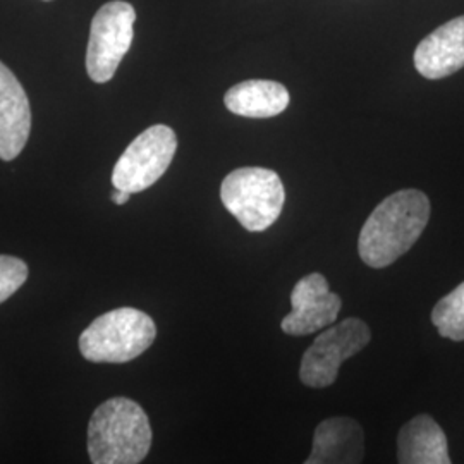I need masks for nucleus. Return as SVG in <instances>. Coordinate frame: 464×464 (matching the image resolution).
<instances>
[{
  "instance_id": "nucleus-1",
  "label": "nucleus",
  "mask_w": 464,
  "mask_h": 464,
  "mask_svg": "<svg viewBox=\"0 0 464 464\" xmlns=\"http://www.w3.org/2000/svg\"><path fill=\"white\" fill-rule=\"evenodd\" d=\"M430 220V199L420 189L387 197L366 218L358 237L362 260L372 268L392 266L415 246Z\"/></svg>"
},
{
  "instance_id": "nucleus-2",
  "label": "nucleus",
  "mask_w": 464,
  "mask_h": 464,
  "mask_svg": "<svg viewBox=\"0 0 464 464\" xmlns=\"http://www.w3.org/2000/svg\"><path fill=\"white\" fill-rule=\"evenodd\" d=\"M150 448L149 416L131 399H109L92 415L88 425V454L92 463H141Z\"/></svg>"
},
{
  "instance_id": "nucleus-3",
  "label": "nucleus",
  "mask_w": 464,
  "mask_h": 464,
  "mask_svg": "<svg viewBox=\"0 0 464 464\" xmlns=\"http://www.w3.org/2000/svg\"><path fill=\"white\" fill-rule=\"evenodd\" d=\"M157 327L136 308H117L95 318L80 335V351L93 363H128L153 344Z\"/></svg>"
},
{
  "instance_id": "nucleus-4",
  "label": "nucleus",
  "mask_w": 464,
  "mask_h": 464,
  "mask_svg": "<svg viewBox=\"0 0 464 464\" xmlns=\"http://www.w3.org/2000/svg\"><path fill=\"white\" fill-rule=\"evenodd\" d=\"M220 199L249 232H264L281 217L285 191L277 172L241 167L222 181Z\"/></svg>"
},
{
  "instance_id": "nucleus-5",
  "label": "nucleus",
  "mask_w": 464,
  "mask_h": 464,
  "mask_svg": "<svg viewBox=\"0 0 464 464\" xmlns=\"http://www.w3.org/2000/svg\"><path fill=\"white\" fill-rule=\"evenodd\" d=\"M136 11L130 2L114 0L102 5L92 21L86 50V71L95 83L114 78L122 57L133 44Z\"/></svg>"
},
{
  "instance_id": "nucleus-6",
  "label": "nucleus",
  "mask_w": 464,
  "mask_h": 464,
  "mask_svg": "<svg viewBox=\"0 0 464 464\" xmlns=\"http://www.w3.org/2000/svg\"><path fill=\"white\" fill-rule=\"evenodd\" d=\"M370 341L372 331L360 318H346L341 324L332 325L304 351L299 381L312 389L331 387L337 381L341 365L363 351Z\"/></svg>"
},
{
  "instance_id": "nucleus-7",
  "label": "nucleus",
  "mask_w": 464,
  "mask_h": 464,
  "mask_svg": "<svg viewBox=\"0 0 464 464\" xmlns=\"http://www.w3.org/2000/svg\"><path fill=\"white\" fill-rule=\"evenodd\" d=\"M178 150V136L164 124H155L136 136L124 150L112 172L116 189L140 193L157 183L170 166Z\"/></svg>"
},
{
  "instance_id": "nucleus-8",
  "label": "nucleus",
  "mask_w": 464,
  "mask_h": 464,
  "mask_svg": "<svg viewBox=\"0 0 464 464\" xmlns=\"http://www.w3.org/2000/svg\"><path fill=\"white\" fill-rule=\"evenodd\" d=\"M293 312L284 316L282 332L289 335H308L332 325L343 308V299L332 293L322 274H310L299 279L291 293Z\"/></svg>"
},
{
  "instance_id": "nucleus-9",
  "label": "nucleus",
  "mask_w": 464,
  "mask_h": 464,
  "mask_svg": "<svg viewBox=\"0 0 464 464\" xmlns=\"http://www.w3.org/2000/svg\"><path fill=\"white\" fill-rule=\"evenodd\" d=\"M32 111L24 88L13 71L0 63V159L9 162L26 147Z\"/></svg>"
},
{
  "instance_id": "nucleus-10",
  "label": "nucleus",
  "mask_w": 464,
  "mask_h": 464,
  "mask_svg": "<svg viewBox=\"0 0 464 464\" xmlns=\"http://www.w3.org/2000/svg\"><path fill=\"white\" fill-rule=\"evenodd\" d=\"M416 71L427 80H442L464 67V16L439 26L416 47Z\"/></svg>"
},
{
  "instance_id": "nucleus-11",
  "label": "nucleus",
  "mask_w": 464,
  "mask_h": 464,
  "mask_svg": "<svg viewBox=\"0 0 464 464\" xmlns=\"http://www.w3.org/2000/svg\"><path fill=\"white\" fill-rule=\"evenodd\" d=\"M363 429L346 416L324 420L316 427L312 454L306 464L362 463Z\"/></svg>"
},
{
  "instance_id": "nucleus-12",
  "label": "nucleus",
  "mask_w": 464,
  "mask_h": 464,
  "mask_svg": "<svg viewBox=\"0 0 464 464\" xmlns=\"http://www.w3.org/2000/svg\"><path fill=\"white\" fill-rule=\"evenodd\" d=\"M398 461L402 464L450 463L446 433L431 416H415L399 430Z\"/></svg>"
},
{
  "instance_id": "nucleus-13",
  "label": "nucleus",
  "mask_w": 464,
  "mask_h": 464,
  "mask_svg": "<svg viewBox=\"0 0 464 464\" xmlns=\"http://www.w3.org/2000/svg\"><path fill=\"white\" fill-rule=\"evenodd\" d=\"M289 100V92L284 84L268 80H248L227 90L224 103L236 116L266 119L282 114Z\"/></svg>"
},
{
  "instance_id": "nucleus-14",
  "label": "nucleus",
  "mask_w": 464,
  "mask_h": 464,
  "mask_svg": "<svg viewBox=\"0 0 464 464\" xmlns=\"http://www.w3.org/2000/svg\"><path fill=\"white\" fill-rule=\"evenodd\" d=\"M431 324L442 337L456 343L464 341V282L435 304Z\"/></svg>"
},
{
  "instance_id": "nucleus-15",
  "label": "nucleus",
  "mask_w": 464,
  "mask_h": 464,
  "mask_svg": "<svg viewBox=\"0 0 464 464\" xmlns=\"http://www.w3.org/2000/svg\"><path fill=\"white\" fill-rule=\"evenodd\" d=\"M28 279V266L16 256L0 255V303L11 298Z\"/></svg>"
},
{
  "instance_id": "nucleus-16",
  "label": "nucleus",
  "mask_w": 464,
  "mask_h": 464,
  "mask_svg": "<svg viewBox=\"0 0 464 464\" xmlns=\"http://www.w3.org/2000/svg\"><path fill=\"white\" fill-rule=\"evenodd\" d=\"M131 198V193H128V191H122V189H116L114 193H112V201L116 203V205H124V203H128Z\"/></svg>"
},
{
  "instance_id": "nucleus-17",
  "label": "nucleus",
  "mask_w": 464,
  "mask_h": 464,
  "mask_svg": "<svg viewBox=\"0 0 464 464\" xmlns=\"http://www.w3.org/2000/svg\"><path fill=\"white\" fill-rule=\"evenodd\" d=\"M47 2H49V0H47Z\"/></svg>"
}]
</instances>
